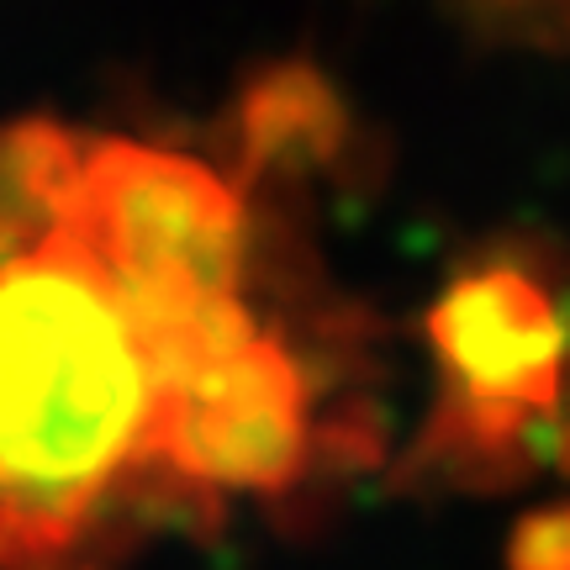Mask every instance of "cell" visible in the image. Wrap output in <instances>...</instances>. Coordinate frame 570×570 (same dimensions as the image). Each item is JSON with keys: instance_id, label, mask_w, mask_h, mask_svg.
Listing matches in <instances>:
<instances>
[{"instance_id": "6da1fadb", "label": "cell", "mask_w": 570, "mask_h": 570, "mask_svg": "<svg viewBox=\"0 0 570 570\" xmlns=\"http://www.w3.org/2000/svg\"><path fill=\"white\" fill-rule=\"evenodd\" d=\"M159 360L63 227L0 259V570H63L154 470Z\"/></svg>"}, {"instance_id": "7a4b0ae2", "label": "cell", "mask_w": 570, "mask_h": 570, "mask_svg": "<svg viewBox=\"0 0 570 570\" xmlns=\"http://www.w3.org/2000/svg\"><path fill=\"white\" fill-rule=\"evenodd\" d=\"M69 233L142 323L159 375L254 323L244 302L248 217L233 175L138 138H85Z\"/></svg>"}, {"instance_id": "3957f363", "label": "cell", "mask_w": 570, "mask_h": 570, "mask_svg": "<svg viewBox=\"0 0 570 570\" xmlns=\"http://www.w3.org/2000/svg\"><path fill=\"white\" fill-rule=\"evenodd\" d=\"M439 407L417 460L454 481L497 487L529 460L570 391V312L518 259L465 269L428 312Z\"/></svg>"}, {"instance_id": "277c9868", "label": "cell", "mask_w": 570, "mask_h": 570, "mask_svg": "<svg viewBox=\"0 0 570 570\" xmlns=\"http://www.w3.org/2000/svg\"><path fill=\"white\" fill-rule=\"evenodd\" d=\"M312 454V386L296 354L259 323L190 348L164 370L154 470L217 502L227 491H281Z\"/></svg>"}, {"instance_id": "5b68a950", "label": "cell", "mask_w": 570, "mask_h": 570, "mask_svg": "<svg viewBox=\"0 0 570 570\" xmlns=\"http://www.w3.org/2000/svg\"><path fill=\"white\" fill-rule=\"evenodd\" d=\"M85 138L59 122L0 127V259L53 244L75 223Z\"/></svg>"}, {"instance_id": "8992f818", "label": "cell", "mask_w": 570, "mask_h": 570, "mask_svg": "<svg viewBox=\"0 0 570 570\" xmlns=\"http://www.w3.org/2000/svg\"><path fill=\"white\" fill-rule=\"evenodd\" d=\"M512 570H570V508L533 512L512 533Z\"/></svg>"}]
</instances>
